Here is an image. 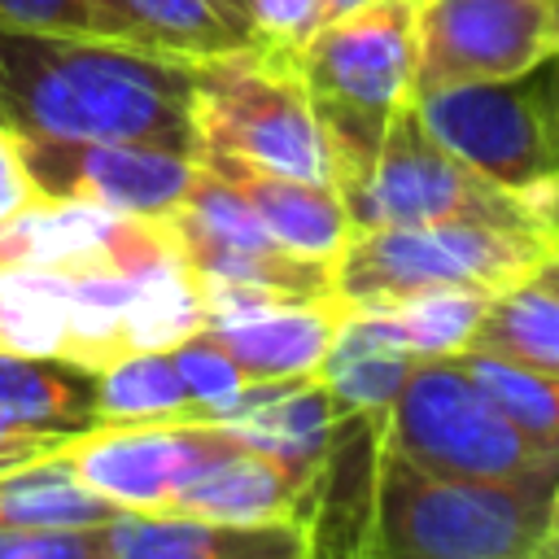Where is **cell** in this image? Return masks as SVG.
Returning a JSON list of instances; mask_svg holds the SVG:
<instances>
[{
    "mask_svg": "<svg viewBox=\"0 0 559 559\" xmlns=\"http://www.w3.org/2000/svg\"><path fill=\"white\" fill-rule=\"evenodd\" d=\"M0 127L26 140H131L197 157L188 61L100 35L0 22Z\"/></svg>",
    "mask_w": 559,
    "mask_h": 559,
    "instance_id": "obj_1",
    "label": "cell"
},
{
    "mask_svg": "<svg viewBox=\"0 0 559 559\" xmlns=\"http://www.w3.org/2000/svg\"><path fill=\"white\" fill-rule=\"evenodd\" d=\"M559 476L480 480L380 450L371 559H528Z\"/></svg>",
    "mask_w": 559,
    "mask_h": 559,
    "instance_id": "obj_2",
    "label": "cell"
},
{
    "mask_svg": "<svg viewBox=\"0 0 559 559\" xmlns=\"http://www.w3.org/2000/svg\"><path fill=\"white\" fill-rule=\"evenodd\" d=\"M188 114L197 157L332 188L323 122L293 52L253 39L245 48L188 61Z\"/></svg>",
    "mask_w": 559,
    "mask_h": 559,
    "instance_id": "obj_3",
    "label": "cell"
},
{
    "mask_svg": "<svg viewBox=\"0 0 559 559\" xmlns=\"http://www.w3.org/2000/svg\"><path fill=\"white\" fill-rule=\"evenodd\" d=\"M384 450L450 476L528 480L559 476V450L528 437L459 358H419L380 411Z\"/></svg>",
    "mask_w": 559,
    "mask_h": 559,
    "instance_id": "obj_4",
    "label": "cell"
},
{
    "mask_svg": "<svg viewBox=\"0 0 559 559\" xmlns=\"http://www.w3.org/2000/svg\"><path fill=\"white\" fill-rule=\"evenodd\" d=\"M537 227H498V223H384L354 227L349 245L332 262L336 297L349 306L384 301L415 288L472 284V288H511L546 253Z\"/></svg>",
    "mask_w": 559,
    "mask_h": 559,
    "instance_id": "obj_5",
    "label": "cell"
},
{
    "mask_svg": "<svg viewBox=\"0 0 559 559\" xmlns=\"http://www.w3.org/2000/svg\"><path fill=\"white\" fill-rule=\"evenodd\" d=\"M354 227L384 223H498L533 227L520 197L476 175L445 153L419 122L415 105H402L376 144V153L345 179H336Z\"/></svg>",
    "mask_w": 559,
    "mask_h": 559,
    "instance_id": "obj_6",
    "label": "cell"
},
{
    "mask_svg": "<svg viewBox=\"0 0 559 559\" xmlns=\"http://www.w3.org/2000/svg\"><path fill=\"white\" fill-rule=\"evenodd\" d=\"M424 0H358L293 48L319 114L393 118L415 96Z\"/></svg>",
    "mask_w": 559,
    "mask_h": 559,
    "instance_id": "obj_7",
    "label": "cell"
},
{
    "mask_svg": "<svg viewBox=\"0 0 559 559\" xmlns=\"http://www.w3.org/2000/svg\"><path fill=\"white\" fill-rule=\"evenodd\" d=\"M424 131L489 183L520 192L555 166L542 109V74L450 83L411 96Z\"/></svg>",
    "mask_w": 559,
    "mask_h": 559,
    "instance_id": "obj_8",
    "label": "cell"
},
{
    "mask_svg": "<svg viewBox=\"0 0 559 559\" xmlns=\"http://www.w3.org/2000/svg\"><path fill=\"white\" fill-rule=\"evenodd\" d=\"M175 249L201 280H227V284H258L288 297H328L336 293L332 266L288 253L258 210L201 162V175L192 192L162 214Z\"/></svg>",
    "mask_w": 559,
    "mask_h": 559,
    "instance_id": "obj_9",
    "label": "cell"
},
{
    "mask_svg": "<svg viewBox=\"0 0 559 559\" xmlns=\"http://www.w3.org/2000/svg\"><path fill=\"white\" fill-rule=\"evenodd\" d=\"M236 445L223 424H92L61 445V459L118 511H166L192 472Z\"/></svg>",
    "mask_w": 559,
    "mask_h": 559,
    "instance_id": "obj_10",
    "label": "cell"
},
{
    "mask_svg": "<svg viewBox=\"0 0 559 559\" xmlns=\"http://www.w3.org/2000/svg\"><path fill=\"white\" fill-rule=\"evenodd\" d=\"M546 0H424L415 92L520 79L546 66Z\"/></svg>",
    "mask_w": 559,
    "mask_h": 559,
    "instance_id": "obj_11",
    "label": "cell"
},
{
    "mask_svg": "<svg viewBox=\"0 0 559 559\" xmlns=\"http://www.w3.org/2000/svg\"><path fill=\"white\" fill-rule=\"evenodd\" d=\"M26 166L44 197H83L114 214L162 218L197 183L201 157L131 140H26Z\"/></svg>",
    "mask_w": 559,
    "mask_h": 559,
    "instance_id": "obj_12",
    "label": "cell"
},
{
    "mask_svg": "<svg viewBox=\"0 0 559 559\" xmlns=\"http://www.w3.org/2000/svg\"><path fill=\"white\" fill-rule=\"evenodd\" d=\"M380 450V411H354L336 424L319 467L306 480L301 524L310 555H371Z\"/></svg>",
    "mask_w": 559,
    "mask_h": 559,
    "instance_id": "obj_13",
    "label": "cell"
},
{
    "mask_svg": "<svg viewBox=\"0 0 559 559\" xmlns=\"http://www.w3.org/2000/svg\"><path fill=\"white\" fill-rule=\"evenodd\" d=\"M100 559H310L301 524H223L192 511H118L96 524Z\"/></svg>",
    "mask_w": 559,
    "mask_h": 559,
    "instance_id": "obj_14",
    "label": "cell"
},
{
    "mask_svg": "<svg viewBox=\"0 0 559 559\" xmlns=\"http://www.w3.org/2000/svg\"><path fill=\"white\" fill-rule=\"evenodd\" d=\"M341 419L345 411L336 406V397L323 389L319 376H288V380L249 384L236 397V406H227L214 424H223L236 441L280 459L301 480H310Z\"/></svg>",
    "mask_w": 559,
    "mask_h": 559,
    "instance_id": "obj_15",
    "label": "cell"
},
{
    "mask_svg": "<svg viewBox=\"0 0 559 559\" xmlns=\"http://www.w3.org/2000/svg\"><path fill=\"white\" fill-rule=\"evenodd\" d=\"M301 502L306 480L280 459L240 441L236 450L192 472L166 511H192L223 524H301Z\"/></svg>",
    "mask_w": 559,
    "mask_h": 559,
    "instance_id": "obj_16",
    "label": "cell"
},
{
    "mask_svg": "<svg viewBox=\"0 0 559 559\" xmlns=\"http://www.w3.org/2000/svg\"><path fill=\"white\" fill-rule=\"evenodd\" d=\"M214 175H223L266 223V231L297 258L310 262H336L341 249L354 236V218L345 210V201L336 197V188L323 183H306V179H288V175H271V170H253L240 162H218V157H201Z\"/></svg>",
    "mask_w": 559,
    "mask_h": 559,
    "instance_id": "obj_17",
    "label": "cell"
},
{
    "mask_svg": "<svg viewBox=\"0 0 559 559\" xmlns=\"http://www.w3.org/2000/svg\"><path fill=\"white\" fill-rule=\"evenodd\" d=\"M345 306L349 301L336 293L284 297L245 323H227V328H210V332H218V341L227 345V354L240 362V371L253 384L258 380H288V376H314L328 345H332V332H336Z\"/></svg>",
    "mask_w": 559,
    "mask_h": 559,
    "instance_id": "obj_18",
    "label": "cell"
},
{
    "mask_svg": "<svg viewBox=\"0 0 559 559\" xmlns=\"http://www.w3.org/2000/svg\"><path fill=\"white\" fill-rule=\"evenodd\" d=\"M131 214H114L83 197H39L0 223V266H92L114 258Z\"/></svg>",
    "mask_w": 559,
    "mask_h": 559,
    "instance_id": "obj_19",
    "label": "cell"
},
{
    "mask_svg": "<svg viewBox=\"0 0 559 559\" xmlns=\"http://www.w3.org/2000/svg\"><path fill=\"white\" fill-rule=\"evenodd\" d=\"M109 35L166 57H214L253 44V22L227 0H96Z\"/></svg>",
    "mask_w": 559,
    "mask_h": 559,
    "instance_id": "obj_20",
    "label": "cell"
},
{
    "mask_svg": "<svg viewBox=\"0 0 559 559\" xmlns=\"http://www.w3.org/2000/svg\"><path fill=\"white\" fill-rule=\"evenodd\" d=\"M415 362L419 358L371 306H345L314 376L336 397V406L354 415V411H384L415 371Z\"/></svg>",
    "mask_w": 559,
    "mask_h": 559,
    "instance_id": "obj_21",
    "label": "cell"
},
{
    "mask_svg": "<svg viewBox=\"0 0 559 559\" xmlns=\"http://www.w3.org/2000/svg\"><path fill=\"white\" fill-rule=\"evenodd\" d=\"M135 297V262L105 258L70 271V332L66 362L83 371H105L127 354V306Z\"/></svg>",
    "mask_w": 559,
    "mask_h": 559,
    "instance_id": "obj_22",
    "label": "cell"
},
{
    "mask_svg": "<svg viewBox=\"0 0 559 559\" xmlns=\"http://www.w3.org/2000/svg\"><path fill=\"white\" fill-rule=\"evenodd\" d=\"M118 507L92 493L57 454L0 472V528H96Z\"/></svg>",
    "mask_w": 559,
    "mask_h": 559,
    "instance_id": "obj_23",
    "label": "cell"
},
{
    "mask_svg": "<svg viewBox=\"0 0 559 559\" xmlns=\"http://www.w3.org/2000/svg\"><path fill=\"white\" fill-rule=\"evenodd\" d=\"M0 415L31 428H92L96 424V376L66 358L0 354Z\"/></svg>",
    "mask_w": 559,
    "mask_h": 559,
    "instance_id": "obj_24",
    "label": "cell"
},
{
    "mask_svg": "<svg viewBox=\"0 0 559 559\" xmlns=\"http://www.w3.org/2000/svg\"><path fill=\"white\" fill-rule=\"evenodd\" d=\"M210 424L183 389L170 349H131L96 371V424Z\"/></svg>",
    "mask_w": 559,
    "mask_h": 559,
    "instance_id": "obj_25",
    "label": "cell"
},
{
    "mask_svg": "<svg viewBox=\"0 0 559 559\" xmlns=\"http://www.w3.org/2000/svg\"><path fill=\"white\" fill-rule=\"evenodd\" d=\"M70 332L66 266H0V354L61 358Z\"/></svg>",
    "mask_w": 559,
    "mask_h": 559,
    "instance_id": "obj_26",
    "label": "cell"
},
{
    "mask_svg": "<svg viewBox=\"0 0 559 559\" xmlns=\"http://www.w3.org/2000/svg\"><path fill=\"white\" fill-rule=\"evenodd\" d=\"M371 306L415 358H454L467 349L485 306H489V288H472V284H441V288H415L402 297H384V301H358Z\"/></svg>",
    "mask_w": 559,
    "mask_h": 559,
    "instance_id": "obj_27",
    "label": "cell"
},
{
    "mask_svg": "<svg viewBox=\"0 0 559 559\" xmlns=\"http://www.w3.org/2000/svg\"><path fill=\"white\" fill-rule=\"evenodd\" d=\"M467 349L559 371V297L542 293L528 280L489 293V306H485Z\"/></svg>",
    "mask_w": 559,
    "mask_h": 559,
    "instance_id": "obj_28",
    "label": "cell"
},
{
    "mask_svg": "<svg viewBox=\"0 0 559 559\" xmlns=\"http://www.w3.org/2000/svg\"><path fill=\"white\" fill-rule=\"evenodd\" d=\"M467 376L542 445L559 450V371L546 367H528L515 358H498V354H476L463 349L454 354Z\"/></svg>",
    "mask_w": 559,
    "mask_h": 559,
    "instance_id": "obj_29",
    "label": "cell"
},
{
    "mask_svg": "<svg viewBox=\"0 0 559 559\" xmlns=\"http://www.w3.org/2000/svg\"><path fill=\"white\" fill-rule=\"evenodd\" d=\"M170 358H175V371H179L183 389L192 393V402L205 411L210 424H214L227 406H236V397L253 384V380L240 371V362L227 354V345L218 341V332H210V328L183 336V341L170 349Z\"/></svg>",
    "mask_w": 559,
    "mask_h": 559,
    "instance_id": "obj_30",
    "label": "cell"
},
{
    "mask_svg": "<svg viewBox=\"0 0 559 559\" xmlns=\"http://www.w3.org/2000/svg\"><path fill=\"white\" fill-rule=\"evenodd\" d=\"M0 22L26 26V31H66V35L114 39L96 0H0Z\"/></svg>",
    "mask_w": 559,
    "mask_h": 559,
    "instance_id": "obj_31",
    "label": "cell"
},
{
    "mask_svg": "<svg viewBox=\"0 0 559 559\" xmlns=\"http://www.w3.org/2000/svg\"><path fill=\"white\" fill-rule=\"evenodd\" d=\"M245 13L253 22L258 44L293 52L310 31H319L332 17V4L328 0H245Z\"/></svg>",
    "mask_w": 559,
    "mask_h": 559,
    "instance_id": "obj_32",
    "label": "cell"
},
{
    "mask_svg": "<svg viewBox=\"0 0 559 559\" xmlns=\"http://www.w3.org/2000/svg\"><path fill=\"white\" fill-rule=\"evenodd\" d=\"M44 192L26 166V148L22 135H13L9 127H0V223L17 218L26 205H35Z\"/></svg>",
    "mask_w": 559,
    "mask_h": 559,
    "instance_id": "obj_33",
    "label": "cell"
},
{
    "mask_svg": "<svg viewBox=\"0 0 559 559\" xmlns=\"http://www.w3.org/2000/svg\"><path fill=\"white\" fill-rule=\"evenodd\" d=\"M70 437L74 432H66V428H31V424L0 415V467H17V463L44 459V454H57Z\"/></svg>",
    "mask_w": 559,
    "mask_h": 559,
    "instance_id": "obj_34",
    "label": "cell"
},
{
    "mask_svg": "<svg viewBox=\"0 0 559 559\" xmlns=\"http://www.w3.org/2000/svg\"><path fill=\"white\" fill-rule=\"evenodd\" d=\"M515 197H520L528 223H533V227L546 236V245L555 249V245H559V166H550L546 175H537L533 183H524Z\"/></svg>",
    "mask_w": 559,
    "mask_h": 559,
    "instance_id": "obj_35",
    "label": "cell"
},
{
    "mask_svg": "<svg viewBox=\"0 0 559 559\" xmlns=\"http://www.w3.org/2000/svg\"><path fill=\"white\" fill-rule=\"evenodd\" d=\"M550 70H542V109H546V140H550V157L559 166V57L546 61Z\"/></svg>",
    "mask_w": 559,
    "mask_h": 559,
    "instance_id": "obj_36",
    "label": "cell"
},
{
    "mask_svg": "<svg viewBox=\"0 0 559 559\" xmlns=\"http://www.w3.org/2000/svg\"><path fill=\"white\" fill-rule=\"evenodd\" d=\"M528 284H537L542 293H550V297H559V245L542 253V262H537V266L528 271Z\"/></svg>",
    "mask_w": 559,
    "mask_h": 559,
    "instance_id": "obj_37",
    "label": "cell"
},
{
    "mask_svg": "<svg viewBox=\"0 0 559 559\" xmlns=\"http://www.w3.org/2000/svg\"><path fill=\"white\" fill-rule=\"evenodd\" d=\"M537 555H559V485L550 493V511H546V533H542V546Z\"/></svg>",
    "mask_w": 559,
    "mask_h": 559,
    "instance_id": "obj_38",
    "label": "cell"
},
{
    "mask_svg": "<svg viewBox=\"0 0 559 559\" xmlns=\"http://www.w3.org/2000/svg\"><path fill=\"white\" fill-rule=\"evenodd\" d=\"M546 31H550V52L559 57V0H546Z\"/></svg>",
    "mask_w": 559,
    "mask_h": 559,
    "instance_id": "obj_39",
    "label": "cell"
},
{
    "mask_svg": "<svg viewBox=\"0 0 559 559\" xmlns=\"http://www.w3.org/2000/svg\"><path fill=\"white\" fill-rule=\"evenodd\" d=\"M328 4H332V17H336V13H345V9H354L358 0H328Z\"/></svg>",
    "mask_w": 559,
    "mask_h": 559,
    "instance_id": "obj_40",
    "label": "cell"
},
{
    "mask_svg": "<svg viewBox=\"0 0 559 559\" xmlns=\"http://www.w3.org/2000/svg\"><path fill=\"white\" fill-rule=\"evenodd\" d=\"M236 4H240V9H245V0H236Z\"/></svg>",
    "mask_w": 559,
    "mask_h": 559,
    "instance_id": "obj_41",
    "label": "cell"
},
{
    "mask_svg": "<svg viewBox=\"0 0 559 559\" xmlns=\"http://www.w3.org/2000/svg\"><path fill=\"white\" fill-rule=\"evenodd\" d=\"M227 4H236V0H227ZM236 9H240V4H236Z\"/></svg>",
    "mask_w": 559,
    "mask_h": 559,
    "instance_id": "obj_42",
    "label": "cell"
},
{
    "mask_svg": "<svg viewBox=\"0 0 559 559\" xmlns=\"http://www.w3.org/2000/svg\"><path fill=\"white\" fill-rule=\"evenodd\" d=\"M0 472H9V467H0Z\"/></svg>",
    "mask_w": 559,
    "mask_h": 559,
    "instance_id": "obj_43",
    "label": "cell"
}]
</instances>
